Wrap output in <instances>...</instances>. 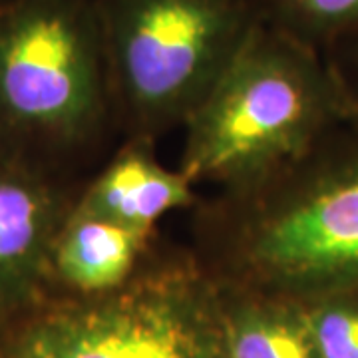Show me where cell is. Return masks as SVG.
Instances as JSON below:
<instances>
[{
  "mask_svg": "<svg viewBox=\"0 0 358 358\" xmlns=\"http://www.w3.org/2000/svg\"><path fill=\"white\" fill-rule=\"evenodd\" d=\"M201 223L197 261L219 282L296 303L358 293V115Z\"/></svg>",
  "mask_w": 358,
  "mask_h": 358,
  "instance_id": "6da1fadb",
  "label": "cell"
},
{
  "mask_svg": "<svg viewBox=\"0 0 358 358\" xmlns=\"http://www.w3.org/2000/svg\"><path fill=\"white\" fill-rule=\"evenodd\" d=\"M358 106L329 54L265 14L185 122L179 171L225 193L251 189L293 166Z\"/></svg>",
  "mask_w": 358,
  "mask_h": 358,
  "instance_id": "7a4b0ae2",
  "label": "cell"
},
{
  "mask_svg": "<svg viewBox=\"0 0 358 358\" xmlns=\"http://www.w3.org/2000/svg\"><path fill=\"white\" fill-rule=\"evenodd\" d=\"M114 110L96 0H0V150L54 173Z\"/></svg>",
  "mask_w": 358,
  "mask_h": 358,
  "instance_id": "3957f363",
  "label": "cell"
},
{
  "mask_svg": "<svg viewBox=\"0 0 358 358\" xmlns=\"http://www.w3.org/2000/svg\"><path fill=\"white\" fill-rule=\"evenodd\" d=\"M0 358H225L217 281L197 259L141 261L94 296H50L0 331Z\"/></svg>",
  "mask_w": 358,
  "mask_h": 358,
  "instance_id": "277c9868",
  "label": "cell"
},
{
  "mask_svg": "<svg viewBox=\"0 0 358 358\" xmlns=\"http://www.w3.org/2000/svg\"><path fill=\"white\" fill-rule=\"evenodd\" d=\"M114 110L131 140L183 128L243 48L249 0H96Z\"/></svg>",
  "mask_w": 358,
  "mask_h": 358,
  "instance_id": "5b68a950",
  "label": "cell"
},
{
  "mask_svg": "<svg viewBox=\"0 0 358 358\" xmlns=\"http://www.w3.org/2000/svg\"><path fill=\"white\" fill-rule=\"evenodd\" d=\"M74 201L60 173L0 150V331L50 299L52 247Z\"/></svg>",
  "mask_w": 358,
  "mask_h": 358,
  "instance_id": "8992f818",
  "label": "cell"
},
{
  "mask_svg": "<svg viewBox=\"0 0 358 358\" xmlns=\"http://www.w3.org/2000/svg\"><path fill=\"white\" fill-rule=\"evenodd\" d=\"M197 201L193 183L181 171L162 166L150 141L131 140L76 195L74 209L154 235L155 223Z\"/></svg>",
  "mask_w": 358,
  "mask_h": 358,
  "instance_id": "52a82bcc",
  "label": "cell"
},
{
  "mask_svg": "<svg viewBox=\"0 0 358 358\" xmlns=\"http://www.w3.org/2000/svg\"><path fill=\"white\" fill-rule=\"evenodd\" d=\"M154 235L72 207L50 257V296H94L128 282Z\"/></svg>",
  "mask_w": 358,
  "mask_h": 358,
  "instance_id": "ba28073f",
  "label": "cell"
},
{
  "mask_svg": "<svg viewBox=\"0 0 358 358\" xmlns=\"http://www.w3.org/2000/svg\"><path fill=\"white\" fill-rule=\"evenodd\" d=\"M217 285L225 358H319L301 303Z\"/></svg>",
  "mask_w": 358,
  "mask_h": 358,
  "instance_id": "9c48e42d",
  "label": "cell"
},
{
  "mask_svg": "<svg viewBox=\"0 0 358 358\" xmlns=\"http://www.w3.org/2000/svg\"><path fill=\"white\" fill-rule=\"evenodd\" d=\"M268 8L277 28L322 52L358 30V0H268Z\"/></svg>",
  "mask_w": 358,
  "mask_h": 358,
  "instance_id": "30bf717a",
  "label": "cell"
},
{
  "mask_svg": "<svg viewBox=\"0 0 358 358\" xmlns=\"http://www.w3.org/2000/svg\"><path fill=\"white\" fill-rule=\"evenodd\" d=\"M319 358H358V293H336L301 303Z\"/></svg>",
  "mask_w": 358,
  "mask_h": 358,
  "instance_id": "8fae6325",
  "label": "cell"
},
{
  "mask_svg": "<svg viewBox=\"0 0 358 358\" xmlns=\"http://www.w3.org/2000/svg\"><path fill=\"white\" fill-rule=\"evenodd\" d=\"M327 54L336 66V70L341 72L346 88L350 90L358 106V30L348 34L346 38L338 40L334 46L327 50Z\"/></svg>",
  "mask_w": 358,
  "mask_h": 358,
  "instance_id": "7c38bea8",
  "label": "cell"
}]
</instances>
